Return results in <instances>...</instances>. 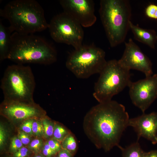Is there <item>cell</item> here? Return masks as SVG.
<instances>
[{
	"mask_svg": "<svg viewBox=\"0 0 157 157\" xmlns=\"http://www.w3.org/2000/svg\"><path fill=\"white\" fill-rule=\"evenodd\" d=\"M129 119L124 106L111 100L99 103L88 111L84 119L83 129L97 148L107 151L120 146L121 137Z\"/></svg>",
	"mask_w": 157,
	"mask_h": 157,
	"instance_id": "cell-1",
	"label": "cell"
},
{
	"mask_svg": "<svg viewBox=\"0 0 157 157\" xmlns=\"http://www.w3.org/2000/svg\"><path fill=\"white\" fill-rule=\"evenodd\" d=\"M54 47L42 38L33 34L13 32L7 59L18 64H52L57 59Z\"/></svg>",
	"mask_w": 157,
	"mask_h": 157,
	"instance_id": "cell-2",
	"label": "cell"
},
{
	"mask_svg": "<svg viewBox=\"0 0 157 157\" xmlns=\"http://www.w3.org/2000/svg\"><path fill=\"white\" fill-rule=\"evenodd\" d=\"M0 15L9 21L13 32L33 34L48 28L43 8L34 0H15L0 10Z\"/></svg>",
	"mask_w": 157,
	"mask_h": 157,
	"instance_id": "cell-3",
	"label": "cell"
},
{
	"mask_svg": "<svg viewBox=\"0 0 157 157\" xmlns=\"http://www.w3.org/2000/svg\"><path fill=\"white\" fill-rule=\"evenodd\" d=\"M99 13L111 47L125 40L129 28L131 10L127 0H101Z\"/></svg>",
	"mask_w": 157,
	"mask_h": 157,
	"instance_id": "cell-4",
	"label": "cell"
},
{
	"mask_svg": "<svg viewBox=\"0 0 157 157\" xmlns=\"http://www.w3.org/2000/svg\"><path fill=\"white\" fill-rule=\"evenodd\" d=\"M35 85L30 67L17 64L7 67L1 88L5 100L30 103H32Z\"/></svg>",
	"mask_w": 157,
	"mask_h": 157,
	"instance_id": "cell-5",
	"label": "cell"
},
{
	"mask_svg": "<svg viewBox=\"0 0 157 157\" xmlns=\"http://www.w3.org/2000/svg\"><path fill=\"white\" fill-rule=\"evenodd\" d=\"M99 74L93 93L94 97L99 103L111 100L113 96L128 87L131 81L130 70L115 59L107 61Z\"/></svg>",
	"mask_w": 157,
	"mask_h": 157,
	"instance_id": "cell-6",
	"label": "cell"
},
{
	"mask_svg": "<svg viewBox=\"0 0 157 157\" xmlns=\"http://www.w3.org/2000/svg\"><path fill=\"white\" fill-rule=\"evenodd\" d=\"M105 55L103 50L93 44L82 45L70 53L66 66L77 78H87L101 72L107 62Z\"/></svg>",
	"mask_w": 157,
	"mask_h": 157,
	"instance_id": "cell-7",
	"label": "cell"
},
{
	"mask_svg": "<svg viewBox=\"0 0 157 157\" xmlns=\"http://www.w3.org/2000/svg\"><path fill=\"white\" fill-rule=\"evenodd\" d=\"M82 27L63 12L52 18L48 28L51 36L56 42L70 45L76 49L83 45L84 32Z\"/></svg>",
	"mask_w": 157,
	"mask_h": 157,
	"instance_id": "cell-8",
	"label": "cell"
},
{
	"mask_svg": "<svg viewBox=\"0 0 157 157\" xmlns=\"http://www.w3.org/2000/svg\"><path fill=\"white\" fill-rule=\"evenodd\" d=\"M128 87L132 102L144 113L157 98V74L131 81Z\"/></svg>",
	"mask_w": 157,
	"mask_h": 157,
	"instance_id": "cell-9",
	"label": "cell"
},
{
	"mask_svg": "<svg viewBox=\"0 0 157 157\" xmlns=\"http://www.w3.org/2000/svg\"><path fill=\"white\" fill-rule=\"evenodd\" d=\"M60 4L65 13L82 27H88L96 22L95 6L92 0H61Z\"/></svg>",
	"mask_w": 157,
	"mask_h": 157,
	"instance_id": "cell-10",
	"label": "cell"
},
{
	"mask_svg": "<svg viewBox=\"0 0 157 157\" xmlns=\"http://www.w3.org/2000/svg\"><path fill=\"white\" fill-rule=\"evenodd\" d=\"M118 61L123 67L129 70L135 69L143 72L146 77L153 74L151 60L131 38L125 42L124 51Z\"/></svg>",
	"mask_w": 157,
	"mask_h": 157,
	"instance_id": "cell-11",
	"label": "cell"
},
{
	"mask_svg": "<svg viewBox=\"0 0 157 157\" xmlns=\"http://www.w3.org/2000/svg\"><path fill=\"white\" fill-rule=\"evenodd\" d=\"M128 126L132 127L136 132L138 140L143 137L153 144L157 143V113H144L136 117L129 119Z\"/></svg>",
	"mask_w": 157,
	"mask_h": 157,
	"instance_id": "cell-12",
	"label": "cell"
},
{
	"mask_svg": "<svg viewBox=\"0 0 157 157\" xmlns=\"http://www.w3.org/2000/svg\"><path fill=\"white\" fill-rule=\"evenodd\" d=\"M3 113L16 119H24L39 115L40 110L32 103L5 100L2 108Z\"/></svg>",
	"mask_w": 157,
	"mask_h": 157,
	"instance_id": "cell-13",
	"label": "cell"
},
{
	"mask_svg": "<svg viewBox=\"0 0 157 157\" xmlns=\"http://www.w3.org/2000/svg\"><path fill=\"white\" fill-rule=\"evenodd\" d=\"M129 28L133 33L134 38L145 44L151 48L154 49L157 41V35L153 29L143 28L135 25L130 21Z\"/></svg>",
	"mask_w": 157,
	"mask_h": 157,
	"instance_id": "cell-14",
	"label": "cell"
},
{
	"mask_svg": "<svg viewBox=\"0 0 157 157\" xmlns=\"http://www.w3.org/2000/svg\"><path fill=\"white\" fill-rule=\"evenodd\" d=\"M13 32L9 26L6 27L0 22V60L7 59L10 44L11 36Z\"/></svg>",
	"mask_w": 157,
	"mask_h": 157,
	"instance_id": "cell-15",
	"label": "cell"
},
{
	"mask_svg": "<svg viewBox=\"0 0 157 157\" xmlns=\"http://www.w3.org/2000/svg\"><path fill=\"white\" fill-rule=\"evenodd\" d=\"M122 151V157H145L146 153L141 148L138 141L125 148L121 146L119 147Z\"/></svg>",
	"mask_w": 157,
	"mask_h": 157,
	"instance_id": "cell-16",
	"label": "cell"
},
{
	"mask_svg": "<svg viewBox=\"0 0 157 157\" xmlns=\"http://www.w3.org/2000/svg\"><path fill=\"white\" fill-rule=\"evenodd\" d=\"M63 149L69 151L72 154L75 151L77 147L76 142L71 134H68L62 141Z\"/></svg>",
	"mask_w": 157,
	"mask_h": 157,
	"instance_id": "cell-17",
	"label": "cell"
},
{
	"mask_svg": "<svg viewBox=\"0 0 157 157\" xmlns=\"http://www.w3.org/2000/svg\"><path fill=\"white\" fill-rule=\"evenodd\" d=\"M66 130L62 126L56 124L54 126L53 139L59 141H63L68 134Z\"/></svg>",
	"mask_w": 157,
	"mask_h": 157,
	"instance_id": "cell-18",
	"label": "cell"
},
{
	"mask_svg": "<svg viewBox=\"0 0 157 157\" xmlns=\"http://www.w3.org/2000/svg\"><path fill=\"white\" fill-rule=\"evenodd\" d=\"M44 133L46 137H50L53 135L54 126L52 123L46 119L42 121Z\"/></svg>",
	"mask_w": 157,
	"mask_h": 157,
	"instance_id": "cell-19",
	"label": "cell"
},
{
	"mask_svg": "<svg viewBox=\"0 0 157 157\" xmlns=\"http://www.w3.org/2000/svg\"><path fill=\"white\" fill-rule=\"evenodd\" d=\"M146 15L149 18L157 20V5L151 3L145 10Z\"/></svg>",
	"mask_w": 157,
	"mask_h": 157,
	"instance_id": "cell-20",
	"label": "cell"
},
{
	"mask_svg": "<svg viewBox=\"0 0 157 157\" xmlns=\"http://www.w3.org/2000/svg\"><path fill=\"white\" fill-rule=\"evenodd\" d=\"M33 133L36 136H40L44 133L42 124L38 121H33L32 125Z\"/></svg>",
	"mask_w": 157,
	"mask_h": 157,
	"instance_id": "cell-21",
	"label": "cell"
},
{
	"mask_svg": "<svg viewBox=\"0 0 157 157\" xmlns=\"http://www.w3.org/2000/svg\"><path fill=\"white\" fill-rule=\"evenodd\" d=\"M23 144L18 138L14 137L11 141L10 149L13 152L15 153L22 147Z\"/></svg>",
	"mask_w": 157,
	"mask_h": 157,
	"instance_id": "cell-22",
	"label": "cell"
},
{
	"mask_svg": "<svg viewBox=\"0 0 157 157\" xmlns=\"http://www.w3.org/2000/svg\"><path fill=\"white\" fill-rule=\"evenodd\" d=\"M33 121L29 119L24 122L21 126V129L23 131L30 135L33 133L32 130V125Z\"/></svg>",
	"mask_w": 157,
	"mask_h": 157,
	"instance_id": "cell-23",
	"label": "cell"
},
{
	"mask_svg": "<svg viewBox=\"0 0 157 157\" xmlns=\"http://www.w3.org/2000/svg\"><path fill=\"white\" fill-rule=\"evenodd\" d=\"M47 143L51 149L57 152L61 150V146L59 141L53 139L49 140Z\"/></svg>",
	"mask_w": 157,
	"mask_h": 157,
	"instance_id": "cell-24",
	"label": "cell"
},
{
	"mask_svg": "<svg viewBox=\"0 0 157 157\" xmlns=\"http://www.w3.org/2000/svg\"><path fill=\"white\" fill-rule=\"evenodd\" d=\"M18 138L23 144L27 145L30 141V138L27 133L24 131H20L18 134Z\"/></svg>",
	"mask_w": 157,
	"mask_h": 157,
	"instance_id": "cell-25",
	"label": "cell"
},
{
	"mask_svg": "<svg viewBox=\"0 0 157 157\" xmlns=\"http://www.w3.org/2000/svg\"><path fill=\"white\" fill-rule=\"evenodd\" d=\"M42 144V142L41 140L35 139L32 141L30 144L29 147L31 149L37 151L40 149Z\"/></svg>",
	"mask_w": 157,
	"mask_h": 157,
	"instance_id": "cell-26",
	"label": "cell"
},
{
	"mask_svg": "<svg viewBox=\"0 0 157 157\" xmlns=\"http://www.w3.org/2000/svg\"><path fill=\"white\" fill-rule=\"evenodd\" d=\"M28 149L25 147H22L14 153V157H26L28 154Z\"/></svg>",
	"mask_w": 157,
	"mask_h": 157,
	"instance_id": "cell-27",
	"label": "cell"
},
{
	"mask_svg": "<svg viewBox=\"0 0 157 157\" xmlns=\"http://www.w3.org/2000/svg\"><path fill=\"white\" fill-rule=\"evenodd\" d=\"M5 133L2 126H0V145L1 146L3 144L5 140Z\"/></svg>",
	"mask_w": 157,
	"mask_h": 157,
	"instance_id": "cell-28",
	"label": "cell"
},
{
	"mask_svg": "<svg viewBox=\"0 0 157 157\" xmlns=\"http://www.w3.org/2000/svg\"><path fill=\"white\" fill-rule=\"evenodd\" d=\"M72 154L68 151L63 149L61 150L59 153V157H72Z\"/></svg>",
	"mask_w": 157,
	"mask_h": 157,
	"instance_id": "cell-29",
	"label": "cell"
},
{
	"mask_svg": "<svg viewBox=\"0 0 157 157\" xmlns=\"http://www.w3.org/2000/svg\"><path fill=\"white\" fill-rule=\"evenodd\" d=\"M145 157H157V150L151 151L147 152Z\"/></svg>",
	"mask_w": 157,
	"mask_h": 157,
	"instance_id": "cell-30",
	"label": "cell"
},
{
	"mask_svg": "<svg viewBox=\"0 0 157 157\" xmlns=\"http://www.w3.org/2000/svg\"><path fill=\"white\" fill-rule=\"evenodd\" d=\"M42 153L44 156L47 157H50L52 155L55 154L49 151L44 148L42 150Z\"/></svg>",
	"mask_w": 157,
	"mask_h": 157,
	"instance_id": "cell-31",
	"label": "cell"
},
{
	"mask_svg": "<svg viewBox=\"0 0 157 157\" xmlns=\"http://www.w3.org/2000/svg\"><path fill=\"white\" fill-rule=\"evenodd\" d=\"M35 157H43L40 155H37V156H35Z\"/></svg>",
	"mask_w": 157,
	"mask_h": 157,
	"instance_id": "cell-32",
	"label": "cell"
}]
</instances>
